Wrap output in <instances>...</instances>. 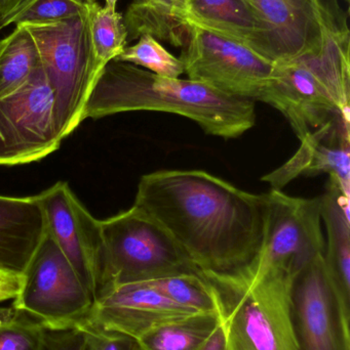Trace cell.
Returning a JSON list of instances; mask_svg holds the SVG:
<instances>
[{
	"label": "cell",
	"instance_id": "6da1fadb",
	"mask_svg": "<svg viewBox=\"0 0 350 350\" xmlns=\"http://www.w3.org/2000/svg\"><path fill=\"white\" fill-rule=\"evenodd\" d=\"M133 206L162 224L201 273L242 271L264 245L268 193L242 191L203 170L143 175Z\"/></svg>",
	"mask_w": 350,
	"mask_h": 350
},
{
	"label": "cell",
	"instance_id": "7a4b0ae2",
	"mask_svg": "<svg viewBox=\"0 0 350 350\" xmlns=\"http://www.w3.org/2000/svg\"><path fill=\"white\" fill-rule=\"evenodd\" d=\"M138 111L179 115L207 135L224 139L242 137L256 123L254 100L190 79L162 77L132 64L109 62L95 82L84 120Z\"/></svg>",
	"mask_w": 350,
	"mask_h": 350
},
{
	"label": "cell",
	"instance_id": "3957f363",
	"mask_svg": "<svg viewBox=\"0 0 350 350\" xmlns=\"http://www.w3.org/2000/svg\"><path fill=\"white\" fill-rule=\"evenodd\" d=\"M318 45L275 62L264 102L282 113L299 141L336 119L349 118V29L335 0L323 5Z\"/></svg>",
	"mask_w": 350,
	"mask_h": 350
},
{
	"label": "cell",
	"instance_id": "277c9868",
	"mask_svg": "<svg viewBox=\"0 0 350 350\" xmlns=\"http://www.w3.org/2000/svg\"><path fill=\"white\" fill-rule=\"evenodd\" d=\"M201 275L215 297L227 350H299L290 306L291 279L253 265L232 275Z\"/></svg>",
	"mask_w": 350,
	"mask_h": 350
},
{
	"label": "cell",
	"instance_id": "5b68a950",
	"mask_svg": "<svg viewBox=\"0 0 350 350\" xmlns=\"http://www.w3.org/2000/svg\"><path fill=\"white\" fill-rule=\"evenodd\" d=\"M102 262L97 298L111 288L184 273H199L170 232L132 206L100 220Z\"/></svg>",
	"mask_w": 350,
	"mask_h": 350
},
{
	"label": "cell",
	"instance_id": "8992f818",
	"mask_svg": "<svg viewBox=\"0 0 350 350\" xmlns=\"http://www.w3.org/2000/svg\"><path fill=\"white\" fill-rule=\"evenodd\" d=\"M41 67L55 96V116L62 139L84 121L88 96L101 70L92 51L88 10L68 20L30 25Z\"/></svg>",
	"mask_w": 350,
	"mask_h": 350
},
{
	"label": "cell",
	"instance_id": "52a82bcc",
	"mask_svg": "<svg viewBox=\"0 0 350 350\" xmlns=\"http://www.w3.org/2000/svg\"><path fill=\"white\" fill-rule=\"evenodd\" d=\"M94 302L71 263L45 232L22 273L12 308L45 330L68 331L86 322Z\"/></svg>",
	"mask_w": 350,
	"mask_h": 350
},
{
	"label": "cell",
	"instance_id": "ba28073f",
	"mask_svg": "<svg viewBox=\"0 0 350 350\" xmlns=\"http://www.w3.org/2000/svg\"><path fill=\"white\" fill-rule=\"evenodd\" d=\"M180 59L187 79L254 102H264L275 68L249 47L193 26Z\"/></svg>",
	"mask_w": 350,
	"mask_h": 350
},
{
	"label": "cell",
	"instance_id": "9c48e42d",
	"mask_svg": "<svg viewBox=\"0 0 350 350\" xmlns=\"http://www.w3.org/2000/svg\"><path fill=\"white\" fill-rule=\"evenodd\" d=\"M62 141L55 96L40 65L22 88L0 100V165L40 161Z\"/></svg>",
	"mask_w": 350,
	"mask_h": 350
},
{
	"label": "cell",
	"instance_id": "30bf717a",
	"mask_svg": "<svg viewBox=\"0 0 350 350\" xmlns=\"http://www.w3.org/2000/svg\"><path fill=\"white\" fill-rule=\"evenodd\" d=\"M290 306L299 350H350V312L329 278L324 254L292 280Z\"/></svg>",
	"mask_w": 350,
	"mask_h": 350
},
{
	"label": "cell",
	"instance_id": "8fae6325",
	"mask_svg": "<svg viewBox=\"0 0 350 350\" xmlns=\"http://www.w3.org/2000/svg\"><path fill=\"white\" fill-rule=\"evenodd\" d=\"M35 198L45 216V232L96 300L103 254L100 220L88 212L67 183L59 181Z\"/></svg>",
	"mask_w": 350,
	"mask_h": 350
},
{
	"label": "cell",
	"instance_id": "7c38bea8",
	"mask_svg": "<svg viewBox=\"0 0 350 350\" xmlns=\"http://www.w3.org/2000/svg\"><path fill=\"white\" fill-rule=\"evenodd\" d=\"M195 314L168 299L148 282H138L116 286L99 296L84 324L138 340L155 327Z\"/></svg>",
	"mask_w": 350,
	"mask_h": 350
},
{
	"label": "cell",
	"instance_id": "4fadbf2b",
	"mask_svg": "<svg viewBox=\"0 0 350 350\" xmlns=\"http://www.w3.org/2000/svg\"><path fill=\"white\" fill-rule=\"evenodd\" d=\"M349 125V118L341 117L310 133L285 165L265 175L262 180L281 191L299 175L328 174L350 198Z\"/></svg>",
	"mask_w": 350,
	"mask_h": 350
},
{
	"label": "cell",
	"instance_id": "5bb4252c",
	"mask_svg": "<svg viewBox=\"0 0 350 350\" xmlns=\"http://www.w3.org/2000/svg\"><path fill=\"white\" fill-rule=\"evenodd\" d=\"M271 33L275 62L293 59L318 44L323 3L312 0H242Z\"/></svg>",
	"mask_w": 350,
	"mask_h": 350
},
{
	"label": "cell",
	"instance_id": "9a60e30c",
	"mask_svg": "<svg viewBox=\"0 0 350 350\" xmlns=\"http://www.w3.org/2000/svg\"><path fill=\"white\" fill-rule=\"evenodd\" d=\"M184 18L191 26L240 43L275 63L268 29L242 0H188Z\"/></svg>",
	"mask_w": 350,
	"mask_h": 350
},
{
	"label": "cell",
	"instance_id": "2e32d148",
	"mask_svg": "<svg viewBox=\"0 0 350 350\" xmlns=\"http://www.w3.org/2000/svg\"><path fill=\"white\" fill-rule=\"evenodd\" d=\"M45 234V216L35 196H0V269L22 275Z\"/></svg>",
	"mask_w": 350,
	"mask_h": 350
},
{
	"label": "cell",
	"instance_id": "e0dca14e",
	"mask_svg": "<svg viewBox=\"0 0 350 350\" xmlns=\"http://www.w3.org/2000/svg\"><path fill=\"white\" fill-rule=\"evenodd\" d=\"M321 200L327 230L325 265L343 306L350 312V198L333 177H329Z\"/></svg>",
	"mask_w": 350,
	"mask_h": 350
},
{
	"label": "cell",
	"instance_id": "ac0fdd59",
	"mask_svg": "<svg viewBox=\"0 0 350 350\" xmlns=\"http://www.w3.org/2000/svg\"><path fill=\"white\" fill-rule=\"evenodd\" d=\"M184 12L158 0H135L123 16L127 40H138L143 35H149L182 49L188 42L192 29L185 20Z\"/></svg>",
	"mask_w": 350,
	"mask_h": 350
},
{
	"label": "cell",
	"instance_id": "d6986e66",
	"mask_svg": "<svg viewBox=\"0 0 350 350\" xmlns=\"http://www.w3.org/2000/svg\"><path fill=\"white\" fill-rule=\"evenodd\" d=\"M219 325L217 312L164 323L138 339L140 350H199Z\"/></svg>",
	"mask_w": 350,
	"mask_h": 350
},
{
	"label": "cell",
	"instance_id": "ffe728a7",
	"mask_svg": "<svg viewBox=\"0 0 350 350\" xmlns=\"http://www.w3.org/2000/svg\"><path fill=\"white\" fill-rule=\"evenodd\" d=\"M41 65L36 43L25 26L0 40V100L22 88Z\"/></svg>",
	"mask_w": 350,
	"mask_h": 350
},
{
	"label": "cell",
	"instance_id": "44dd1931",
	"mask_svg": "<svg viewBox=\"0 0 350 350\" xmlns=\"http://www.w3.org/2000/svg\"><path fill=\"white\" fill-rule=\"evenodd\" d=\"M88 27L97 66L103 68L118 57L127 46V30L123 14L92 2L88 4Z\"/></svg>",
	"mask_w": 350,
	"mask_h": 350
},
{
	"label": "cell",
	"instance_id": "7402d4cb",
	"mask_svg": "<svg viewBox=\"0 0 350 350\" xmlns=\"http://www.w3.org/2000/svg\"><path fill=\"white\" fill-rule=\"evenodd\" d=\"M86 0H16L4 16L5 27L51 24L68 20L88 10Z\"/></svg>",
	"mask_w": 350,
	"mask_h": 350
},
{
	"label": "cell",
	"instance_id": "603a6c76",
	"mask_svg": "<svg viewBox=\"0 0 350 350\" xmlns=\"http://www.w3.org/2000/svg\"><path fill=\"white\" fill-rule=\"evenodd\" d=\"M175 304L197 312H217L211 287L199 273H184L147 281Z\"/></svg>",
	"mask_w": 350,
	"mask_h": 350
},
{
	"label": "cell",
	"instance_id": "cb8c5ba5",
	"mask_svg": "<svg viewBox=\"0 0 350 350\" xmlns=\"http://www.w3.org/2000/svg\"><path fill=\"white\" fill-rule=\"evenodd\" d=\"M114 61L132 64L162 77L180 78L184 74V66L181 59L149 35H143L138 39L137 43L125 47Z\"/></svg>",
	"mask_w": 350,
	"mask_h": 350
},
{
	"label": "cell",
	"instance_id": "d4e9b609",
	"mask_svg": "<svg viewBox=\"0 0 350 350\" xmlns=\"http://www.w3.org/2000/svg\"><path fill=\"white\" fill-rule=\"evenodd\" d=\"M47 330L10 308H0V350H47Z\"/></svg>",
	"mask_w": 350,
	"mask_h": 350
},
{
	"label": "cell",
	"instance_id": "484cf974",
	"mask_svg": "<svg viewBox=\"0 0 350 350\" xmlns=\"http://www.w3.org/2000/svg\"><path fill=\"white\" fill-rule=\"evenodd\" d=\"M82 334V350H140L137 340L92 325L84 324L77 329Z\"/></svg>",
	"mask_w": 350,
	"mask_h": 350
},
{
	"label": "cell",
	"instance_id": "4316f807",
	"mask_svg": "<svg viewBox=\"0 0 350 350\" xmlns=\"http://www.w3.org/2000/svg\"><path fill=\"white\" fill-rule=\"evenodd\" d=\"M47 350H82V334L79 330L47 331Z\"/></svg>",
	"mask_w": 350,
	"mask_h": 350
},
{
	"label": "cell",
	"instance_id": "83f0119b",
	"mask_svg": "<svg viewBox=\"0 0 350 350\" xmlns=\"http://www.w3.org/2000/svg\"><path fill=\"white\" fill-rule=\"evenodd\" d=\"M22 275L0 269V302L12 300L18 293Z\"/></svg>",
	"mask_w": 350,
	"mask_h": 350
},
{
	"label": "cell",
	"instance_id": "f1b7e54d",
	"mask_svg": "<svg viewBox=\"0 0 350 350\" xmlns=\"http://www.w3.org/2000/svg\"><path fill=\"white\" fill-rule=\"evenodd\" d=\"M199 350H227L225 336H224L223 329L220 324V321L217 328L210 335L209 338L203 342Z\"/></svg>",
	"mask_w": 350,
	"mask_h": 350
},
{
	"label": "cell",
	"instance_id": "f546056e",
	"mask_svg": "<svg viewBox=\"0 0 350 350\" xmlns=\"http://www.w3.org/2000/svg\"><path fill=\"white\" fill-rule=\"evenodd\" d=\"M158 1L168 4V5L173 6V8H178L185 10V3L183 0H158Z\"/></svg>",
	"mask_w": 350,
	"mask_h": 350
},
{
	"label": "cell",
	"instance_id": "4dcf8cb0",
	"mask_svg": "<svg viewBox=\"0 0 350 350\" xmlns=\"http://www.w3.org/2000/svg\"><path fill=\"white\" fill-rule=\"evenodd\" d=\"M105 6L107 8H112V10H116L117 2L118 0H104Z\"/></svg>",
	"mask_w": 350,
	"mask_h": 350
},
{
	"label": "cell",
	"instance_id": "1f68e13d",
	"mask_svg": "<svg viewBox=\"0 0 350 350\" xmlns=\"http://www.w3.org/2000/svg\"><path fill=\"white\" fill-rule=\"evenodd\" d=\"M4 28H5V25H4L3 18H0V31H1L2 29Z\"/></svg>",
	"mask_w": 350,
	"mask_h": 350
},
{
	"label": "cell",
	"instance_id": "d6a6232c",
	"mask_svg": "<svg viewBox=\"0 0 350 350\" xmlns=\"http://www.w3.org/2000/svg\"><path fill=\"white\" fill-rule=\"evenodd\" d=\"M86 1H88V3H92V2H97L98 0H86Z\"/></svg>",
	"mask_w": 350,
	"mask_h": 350
},
{
	"label": "cell",
	"instance_id": "836d02e7",
	"mask_svg": "<svg viewBox=\"0 0 350 350\" xmlns=\"http://www.w3.org/2000/svg\"><path fill=\"white\" fill-rule=\"evenodd\" d=\"M183 1H184L185 6H186V2L188 1V0H183Z\"/></svg>",
	"mask_w": 350,
	"mask_h": 350
},
{
	"label": "cell",
	"instance_id": "e575fe53",
	"mask_svg": "<svg viewBox=\"0 0 350 350\" xmlns=\"http://www.w3.org/2000/svg\"><path fill=\"white\" fill-rule=\"evenodd\" d=\"M312 1L318 2V0H312Z\"/></svg>",
	"mask_w": 350,
	"mask_h": 350
}]
</instances>
